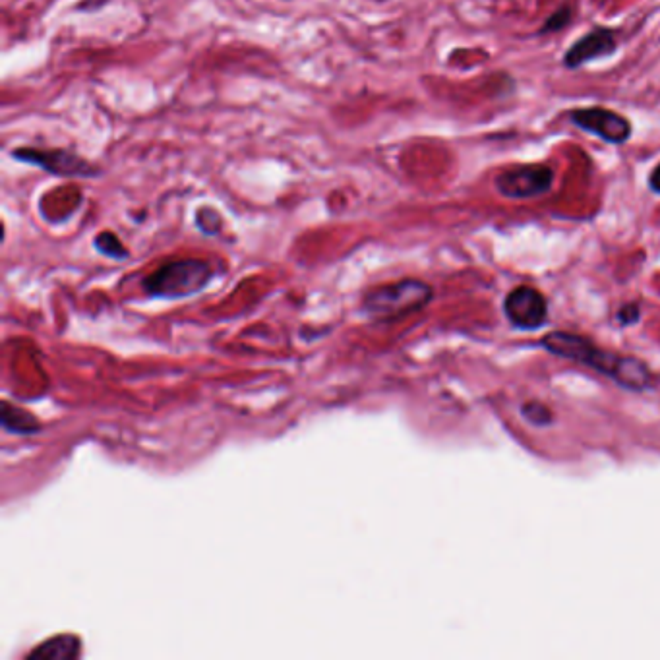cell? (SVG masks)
<instances>
[{
    "mask_svg": "<svg viewBox=\"0 0 660 660\" xmlns=\"http://www.w3.org/2000/svg\"><path fill=\"white\" fill-rule=\"evenodd\" d=\"M542 345L550 353L564 357V359L583 362L589 368L599 370L602 374L614 378L618 384L631 388V390H643L651 382V374L643 362L606 353L581 335L554 331L542 339Z\"/></svg>",
    "mask_w": 660,
    "mask_h": 660,
    "instance_id": "6da1fadb",
    "label": "cell"
},
{
    "mask_svg": "<svg viewBox=\"0 0 660 660\" xmlns=\"http://www.w3.org/2000/svg\"><path fill=\"white\" fill-rule=\"evenodd\" d=\"M434 297L428 283L420 279H401L370 289L362 297V312L376 322L401 320L422 310Z\"/></svg>",
    "mask_w": 660,
    "mask_h": 660,
    "instance_id": "7a4b0ae2",
    "label": "cell"
},
{
    "mask_svg": "<svg viewBox=\"0 0 660 660\" xmlns=\"http://www.w3.org/2000/svg\"><path fill=\"white\" fill-rule=\"evenodd\" d=\"M213 277L210 264L198 258H182L163 264L144 279V291L155 299L192 297L208 287Z\"/></svg>",
    "mask_w": 660,
    "mask_h": 660,
    "instance_id": "3957f363",
    "label": "cell"
},
{
    "mask_svg": "<svg viewBox=\"0 0 660 660\" xmlns=\"http://www.w3.org/2000/svg\"><path fill=\"white\" fill-rule=\"evenodd\" d=\"M14 161L37 167L49 175L66 179H93L101 177V167L88 161L86 157L60 148H16L10 151Z\"/></svg>",
    "mask_w": 660,
    "mask_h": 660,
    "instance_id": "277c9868",
    "label": "cell"
},
{
    "mask_svg": "<svg viewBox=\"0 0 660 660\" xmlns=\"http://www.w3.org/2000/svg\"><path fill=\"white\" fill-rule=\"evenodd\" d=\"M556 171L542 163L511 165L494 177V188L508 200H533L554 188Z\"/></svg>",
    "mask_w": 660,
    "mask_h": 660,
    "instance_id": "5b68a950",
    "label": "cell"
},
{
    "mask_svg": "<svg viewBox=\"0 0 660 660\" xmlns=\"http://www.w3.org/2000/svg\"><path fill=\"white\" fill-rule=\"evenodd\" d=\"M568 119L581 130L597 136L604 140L606 144H616L622 146L626 144L633 134V126L630 120L624 115H620L614 109L606 107H581V109H571L568 113Z\"/></svg>",
    "mask_w": 660,
    "mask_h": 660,
    "instance_id": "8992f818",
    "label": "cell"
},
{
    "mask_svg": "<svg viewBox=\"0 0 660 660\" xmlns=\"http://www.w3.org/2000/svg\"><path fill=\"white\" fill-rule=\"evenodd\" d=\"M504 314L515 328L539 330L546 324L548 304L544 295L533 287H515L504 300Z\"/></svg>",
    "mask_w": 660,
    "mask_h": 660,
    "instance_id": "52a82bcc",
    "label": "cell"
},
{
    "mask_svg": "<svg viewBox=\"0 0 660 660\" xmlns=\"http://www.w3.org/2000/svg\"><path fill=\"white\" fill-rule=\"evenodd\" d=\"M618 47H620V30L597 26L571 45L562 62L568 70H577L593 60L606 59L614 55Z\"/></svg>",
    "mask_w": 660,
    "mask_h": 660,
    "instance_id": "ba28073f",
    "label": "cell"
},
{
    "mask_svg": "<svg viewBox=\"0 0 660 660\" xmlns=\"http://www.w3.org/2000/svg\"><path fill=\"white\" fill-rule=\"evenodd\" d=\"M80 657V639L74 635H57L43 641L28 655V659L74 660Z\"/></svg>",
    "mask_w": 660,
    "mask_h": 660,
    "instance_id": "9c48e42d",
    "label": "cell"
},
{
    "mask_svg": "<svg viewBox=\"0 0 660 660\" xmlns=\"http://www.w3.org/2000/svg\"><path fill=\"white\" fill-rule=\"evenodd\" d=\"M93 246L99 254L107 256V258H113V260H126L128 258L126 246L120 242L119 237L113 231L99 233L93 240Z\"/></svg>",
    "mask_w": 660,
    "mask_h": 660,
    "instance_id": "30bf717a",
    "label": "cell"
},
{
    "mask_svg": "<svg viewBox=\"0 0 660 660\" xmlns=\"http://www.w3.org/2000/svg\"><path fill=\"white\" fill-rule=\"evenodd\" d=\"M573 20V6L571 4H562L558 6L548 18L546 22L540 26L537 35H550V33H558V31L566 30Z\"/></svg>",
    "mask_w": 660,
    "mask_h": 660,
    "instance_id": "8fae6325",
    "label": "cell"
},
{
    "mask_svg": "<svg viewBox=\"0 0 660 660\" xmlns=\"http://www.w3.org/2000/svg\"><path fill=\"white\" fill-rule=\"evenodd\" d=\"M4 413H8V415L14 417V426H12L8 432H16V434H31V432H37V430H39V422H37L35 417L30 415L28 411H22V409L10 411V405L4 401Z\"/></svg>",
    "mask_w": 660,
    "mask_h": 660,
    "instance_id": "7c38bea8",
    "label": "cell"
},
{
    "mask_svg": "<svg viewBox=\"0 0 660 660\" xmlns=\"http://www.w3.org/2000/svg\"><path fill=\"white\" fill-rule=\"evenodd\" d=\"M523 417L529 420L531 424H537V426H546L550 420H552V413L548 407H544L542 403H525L523 405Z\"/></svg>",
    "mask_w": 660,
    "mask_h": 660,
    "instance_id": "4fadbf2b",
    "label": "cell"
},
{
    "mask_svg": "<svg viewBox=\"0 0 660 660\" xmlns=\"http://www.w3.org/2000/svg\"><path fill=\"white\" fill-rule=\"evenodd\" d=\"M618 318L624 322V324H628V322H635L637 318H639V310H637V306H633V304H628L620 314H618Z\"/></svg>",
    "mask_w": 660,
    "mask_h": 660,
    "instance_id": "5bb4252c",
    "label": "cell"
},
{
    "mask_svg": "<svg viewBox=\"0 0 660 660\" xmlns=\"http://www.w3.org/2000/svg\"><path fill=\"white\" fill-rule=\"evenodd\" d=\"M649 188L655 194H660V161L653 167V171L649 173Z\"/></svg>",
    "mask_w": 660,
    "mask_h": 660,
    "instance_id": "9a60e30c",
    "label": "cell"
}]
</instances>
